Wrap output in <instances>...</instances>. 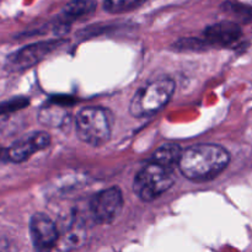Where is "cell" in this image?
<instances>
[{
    "label": "cell",
    "instance_id": "cell-4",
    "mask_svg": "<svg viewBox=\"0 0 252 252\" xmlns=\"http://www.w3.org/2000/svg\"><path fill=\"white\" fill-rule=\"evenodd\" d=\"M174 182L172 169L150 161L137 174L133 189L142 201L152 202L169 191Z\"/></svg>",
    "mask_w": 252,
    "mask_h": 252
},
{
    "label": "cell",
    "instance_id": "cell-10",
    "mask_svg": "<svg viewBox=\"0 0 252 252\" xmlns=\"http://www.w3.org/2000/svg\"><path fill=\"white\" fill-rule=\"evenodd\" d=\"M68 105L62 103L59 100L53 101L43 106L38 112V120L42 125L48 127H63L69 120Z\"/></svg>",
    "mask_w": 252,
    "mask_h": 252
},
{
    "label": "cell",
    "instance_id": "cell-16",
    "mask_svg": "<svg viewBox=\"0 0 252 252\" xmlns=\"http://www.w3.org/2000/svg\"><path fill=\"white\" fill-rule=\"evenodd\" d=\"M27 105H29V98L26 97H15L9 101H5V102L0 103V116L21 110Z\"/></svg>",
    "mask_w": 252,
    "mask_h": 252
},
{
    "label": "cell",
    "instance_id": "cell-3",
    "mask_svg": "<svg viewBox=\"0 0 252 252\" xmlns=\"http://www.w3.org/2000/svg\"><path fill=\"white\" fill-rule=\"evenodd\" d=\"M79 139L93 147L105 144L112 132V115L102 107H85L79 111L75 120Z\"/></svg>",
    "mask_w": 252,
    "mask_h": 252
},
{
    "label": "cell",
    "instance_id": "cell-11",
    "mask_svg": "<svg viewBox=\"0 0 252 252\" xmlns=\"http://www.w3.org/2000/svg\"><path fill=\"white\" fill-rule=\"evenodd\" d=\"M96 9L95 0H73L64 7L62 19L64 22L83 19L93 14Z\"/></svg>",
    "mask_w": 252,
    "mask_h": 252
},
{
    "label": "cell",
    "instance_id": "cell-14",
    "mask_svg": "<svg viewBox=\"0 0 252 252\" xmlns=\"http://www.w3.org/2000/svg\"><path fill=\"white\" fill-rule=\"evenodd\" d=\"M144 0H105V10L111 14L129 11L140 5Z\"/></svg>",
    "mask_w": 252,
    "mask_h": 252
},
{
    "label": "cell",
    "instance_id": "cell-13",
    "mask_svg": "<svg viewBox=\"0 0 252 252\" xmlns=\"http://www.w3.org/2000/svg\"><path fill=\"white\" fill-rule=\"evenodd\" d=\"M181 153V148L177 144H172V143L164 144L154 153L152 161L155 162V164L161 165V166L172 169V166H175V164H179Z\"/></svg>",
    "mask_w": 252,
    "mask_h": 252
},
{
    "label": "cell",
    "instance_id": "cell-2",
    "mask_svg": "<svg viewBox=\"0 0 252 252\" xmlns=\"http://www.w3.org/2000/svg\"><path fill=\"white\" fill-rule=\"evenodd\" d=\"M175 81L170 78H161L140 88L133 96L129 105L133 117H150L159 112L172 97Z\"/></svg>",
    "mask_w": 252,
    "mask_h": 252
},
{
    "label": "cell",
    "instance_id": "cell-1",
    "mask_svg": "<svg viewBox=\"0 0 252 252\" xmlns=\"http://www.w3.org/2000/svg\"><path fill=\"white\" fill-rule=\"evenodd\" d=\"M230 161V155L217 144H197L182 150L179 160L180 171L192 181H207L218 176Z\"/></svg>",
    "mask_w": 252,
    "mask_h": 252
},
{
    "label": "cell",
    "instance_id": "cell-5",
    "mask_svg": "<svg viewBox=\"0 0 252 252\" xmlns=\"http://www.w3.org/2000/svg\"><path fill=\"white\" fill-rule=\"evenodd\" d=\"M64 44V41L52 39V41H43L38 43L30 44L19 51L10 54L6 59V69L10 71H21L36 65L37 63L46 58L48 54L58 49Z\"/></svg>",
    "mask_w": 252,
    "mask_h": 252
},
{
    "label": "cell",
    "instance_id": "cell-9",
    "mask_svg": "<svg viewBox=\"0 0 252 252\" xmlns=\"http://www.w3.org/2000/svg\"><path fill=\"white\" fill-rule=\"evenodd\" d=\"M208 44L213 46H230L241 37V29L233 21H223L211 25L204 31Z\"/></svg>",
    "mask_w": 252,
    "mask_h": 252
},
{
    "label": "cell",
    "instance_id": "cell-8",
    "mask_svg": "<svg viewBox=\"0 0 252 252\" xmlns=\"http://www.w3.org/2000/svg\"><path fill=\"white\" fill-rule=\"evenodd\" d=\"M49 144H51V137L48 133L42 130L32 132L10 145L9 149H6L7 160L11 162L26 161L34 153L46 149Z\"/></svg>",
    "mask_w": 252,
    "mask_h": 252
},
{
    "label": "cell",
    "instance_id": "cell-18",
    "mask_svg": "<svg viewBox=\"0 0 252 252\" xmlns=\"http://www.w3.org/2000/svg\"><path fill=\"white\" fill-rule=\"evenodd\" d=\"M0 160H7L6 149H2V148H0Z\"/></svg>",
    "mask_w": 252,
    "mask_h": 252
},
{
    "label": "cell",
    "instance_id": "cell-15",
    "mask_svg": "<svg viewBox=\"0 0 252 252\" xmlns=\"http://www.w3.org/2000/svg\"><path fill=\"white\" fill-rule=\"evenodd\" d=\"M224 7H225L226 11L238 17L239 20H243V21L246 22L252 19V9L250 6L238 4V2H225Z\"/></svg>",
    "mask_w": 252,
    "mask_h": 252
},
{
    "label": "cell",
    "instance_id": "cell-7",
    "mask_svg": "<svg viewBox=\"0 0 252 252\" xmlns=\"http://www.w3.org/2000/svg\"><path fill=\"white\" fill-rule=\"evenodd\" d=\"M30 234L37 252H49L58 243L59 231L56 223L43 213H37L30 220Z\"/></svg>",
    "mask_w": 252,
    "mask_h": 252
},
{
    "label": "cell",
    "instance_id": "cell-6",
    "mask_svg": "<svg viewBox=\"0 0 252 252\" xmlns=\"http://www.w3.org/2000/svg\"><path fill=\"white\" fill-rule=\"evenodd\" d=\"M123 209V194L118 187H110L98 192L90 202L93 218L100 224L112 223Z\"/></svg>",
    "mask_w": 252,
    "mask_h": 252
},
{
    "label": "cell",
    "instance_id": "cell-12",
    "mask_svg": "<svg viewBox=\"0 0 252 252\" xmlns=\"http://www.w3.org/2000/svg\"><path fill=\"white\" fill-rule=\"evenodd\" d=\"M84 239H85V230H84L83 225L78 223L71 224L66 230L59 234L57 246L61 251H70L80 246L83 244Z\"/></svg>",
    "mask_w": 252,
    "mask_h": 252
},
{
    "label": "cell",
    "instance_id": "cell-17",
    "mask_svg": "<svg viewBox=\"0 0 252 252\" xmlns=\"http://www.w3.org/2000/svg\"><path fill=\"white\" fill-rule=\"evenodd\" d=\"M176 46L182 49H197L203 47L204 43L198 41V39H182V41H180Z\"/></svg>",
    "mask_w": 252,
    "mask_h": 252
}]
</instances>
